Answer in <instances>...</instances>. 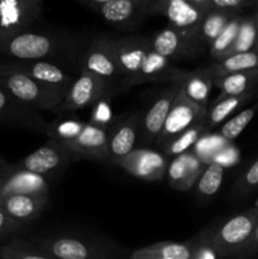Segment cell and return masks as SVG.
Masks as SVG:
<instances>
[{
	"mask_svg": "<svg viewBox=\"0 0 258 259\" xmlns=\"http://www.w3.org/2000/svg\"><path fill=\"white\" fill-rule=\"evenodd\" d=\"M111 43L121 72L120 91L146 82H182L189 73L161 57L152 48L149 38H111Z\"/></svg>",
	"mask_w": 258,
	"mask_h": 259,
	"instance_id": "6da1fadb",
	"label": "cell"
},
{
	"mask_svg": "<svg viewBox=\"0 0 258 259\" xmlns=\"http://www.w3.org/2000/svg\"><path fill=\"white\" fill-rule=\"evenodd\" d=\"M76 40L68 37L38 30H25L0 38V55L14 61H50L72 56Z\"/></svg>",
	"mask_w": 258,
	"mask_h": 259,
	"instance_id": "7a4b0ae2",
	"label": "cell"
},
{
	"mask_svg": "<svg viewBox=\"0 0 258 259\" xmlns=\"http://www.w3.org/2000/svg\"><path fill=\"white\" fill-rule=\"evenodd\" d=\"M0 88L24 105L39 111L57 110L65 96L42 85L27 73L13 67L7 60L0 61Z\"/></svg>",
	"mask_w": 258,
	"mask_h": 259,
	"instance_id": "3957f363",
	"label": "cell"
},
{
	"mask_svg": "<svg viewBox=\"0 0 258 259\" xmlns=\"http://www.w3.org/2000/svg\"><path fill=\"white\" fill-rule=\"evenodd\" d=\"M258 224V210L250 209L230 218L210 234V242L219 258L235 255L249 240Z\"/></svg>",
	"mask_w": 258,
	"mask_h": 259,
	"instance_id": "277c9868",
	"label": "cell"
},
{
	"mask_svg": "<svg viewBox=\"0 0 258 259\" xmlns=\"http://www.w3.org/2000/svg\"><path fill=\"white\" fill-rule=\"evenodd\" d=\"M81 70L100 78L115 94L120 93L121 72L111 38H99L89 45L81 57Z\"/></svg>",
	"mask_w": 258,
	"mask_h": 259,
	"instance_id": "5b68a950",
	"label": "cell"
},
{
	"mask_svg": "<svg viewBox=\"0 0 258 259\" xmlns=\"http://www.w3.org/2000/svg\"><path fill=\"white\" fill-rule=\"evenodd\" d=\"M55 259H114L115 253L99 243L88 242L72 235H51L35 240Z\"/></svg>",
	"mask_w": 258,
	"mask_h": 259,
	"instance_id": "8992f818",
	"label": "cell"
},
{
	"mask_svg": "<svg viewBox=\"0 0 258 259\" xmlns=\"http://www.w3.org/2000/svg\"><path fill=\"white\" fill-rule=\"evenodd\" d=\"M105 22L119 28H132L148 17V0H81Z\"/></svg>",
	"mask_w": 258,
	"mask_h": 259,
	"instance_id": "52a82bcc",
	"label": "cell"
},
{
	"mask_svg": "<svg viewBox=\"0 0 258 259\" xmlns=\"http://www.w3.org/2000/svg\"><path fill=\"white\" fill-rule=\"evenodd\" d=\"M148 14L162 15L171 27L194 39L205 17L192 0H148Z\"/></svg>",
	"mask_w": 258,
	"mask_h": 259,
	"instance_id": "ba28073f",
	"label": "cell"
},
{
	"mask_svg": "<svg viewBox=\"0 0 258 259\" xmlns=\"http://www.w3.org/2000/svg\"><path fill=\"white\" fill-rule=\"evenodd\" d=\"M42 13V0H0V38L29 30Z\"/></svg>",
	"mask_w": 258,
	"mask_h": 259,
	"instance_id": "9c48e42d",
	"label": "cell"
},
{
	"mask_svg": "<svg viewBox=\"0 0 258 259\" xmlns=\"http://www.w3.org/2000/svg\"><path fill=\"white\" fill-rule=\"evenodd\" d=\"M72 159L73 156L63 144L50 139L42 147L20 159L18 163L13 164V167L47 179L50 175L62 172Z\"/></svg>",
	"mask_w": 258,
	"mask_h": 259,
	"instance_id": "30bf717a",
	"label": "cell"
},
{
	"mask_svg": "<svg viewBox=\"0 0 258 259\" xmlns=\"http://www.w3.org/2000/svg\"><path fill=\"white\" fill-rule=\"evenodd\" d=\"M206 110L207 109L201 108V106L196 105L191 100H189L180 89L179 94H177L176 99L172 104L168 116L164 121L163 128L156 139L157 146H164L167 142L181 134L182 132L205 121Z\"/></svg>",
	"mask_w": 258,
	"mask_h": 259,
	"instance_id": "8fae6325",
	"label": "cell"
},
{
	"mask_svg": "<svg viewBox=\"0 0 258 259\" xmlns=\"http://www.w3.org/2000/svg\"><path fill=\"white\" fill-rule=\"evenodd\" d=\"M114 163L137 179L154 182L163 179L169 162L162 152L149 148H134L128 156Z\"/></svg>",
	"mask_w": 258,
	"mask_h": 259,
	"instance_id": "7c38bea8",
	"label": "cell"
},
{
	"mask_svg": "<svg viewBox=\"0 0 258 259\" xmlns=\"http://www.w3.org/2000/svg\"><path fill=\"white\" fill-rule=\"evenodd\" d=\"M151 45L161 57L169 62L199 57L204 52V48L200 47L194 38L184 34L171 25H167L156 33L151 39Z\"/></svg>",
	"mask_w": 258,
	"mask_h": 259,
	"instance_id": "4fadbf2b",
	"label": "cell"
},
{
	"mask_svg": "<svg viewBox=\"0 0 258 259\" xmlns=\"http://www.w3.org/2000/svg\"><path fill=\"white\" fill-rule=\"evenodd\" d=\"M105 94L115 95V93L100 78L91 75L88 71L81 70L80 75L75 78L71 88L68 89L67 94L58 109L70 111L83 109L89 105H94V103Z\"/></svg>",
	"mask_w": 258,
	"mask_h": 259,
	"instance_id": "5bb4252c",
	"label": "cell"
},
{
	"mask_svg": "<svg viewBox=\"0 0 258 259\" xmlns=\"http://www.w3.org/2000/svg\"><path fill=\"white\" fill-rule=\"evenodd\" d=\"M13 67L27 73L35 81L47 88L53 89L61 95L66 96L75 77L66 72L63 68L50 61H14L7 60Z\"/></svg>",
	"mask_w": 258,
	"mask_h": 259,
	"instance_id": "9a60e30c",
	"label": "cell"
},
{
	"mask_svg": "<svg viewBox=\"0 0 258 259\" xmlns=\"http://www.w3.org/2000/svg\"><path fill=\"white\" fill-rule=\"evenodd\" d=\"M0 124L46 133L50 123L42 113L24 105L0 88Z\"/></svg>",
	"mask_w": 258,
	"mask_h": 259,
	"instance_id": "2e32d148",
	"label": "cell"
},
{
	"mask_svg": "<svg viewBox=\"0 0 258 259\" xmlns=\"http://www.w3.org/2000/svg\"><path fill=\"white\" fill-rule=\"evenodd\" d=\"M182 82L169 83L166 90L162 91L153 101L143 118H141V132L144 143H153L161 133L163 124L168 116L171 106L181 89Z\"/></svg>",
	"mask_w": 258,
	"mask_h": 259,
	"instance_id": "e0dca14e",
	"label": "cell"
},
{
	"mask_svg": "<svg viewBox=\"0 0 258 259\" xmlns=\"http://www.w3.org/2000/svg\"><path fill=\"white\" fill-rule=\"evenodd\" d=\"M73 158H89L95 161L109 159L108 131L91 123H85L81 133L70 143L65 144Z\"/></svg>",
	"mask_w": 258,
	"mask_h": 259,
	"instance_id": "ac0fdd59",
	"label": "cell"
},
{
	"mask_svg": "<svg viewBox=\"0 0 258 259\" xmlns=\"http://www.w3.org/2000/svg\"><path fill=\"white\" fill-rule=\"evenodd\" d=\"M139 131L141 118L137 114L116 121L108 129V152L111 162L128 156L133 151Z\"/></svg>",
	"mask_w": 258,
	"mask_h": 259,
	"instance_id": "d6986e66",
	"label": "cell"
},
{
	"mask_svg": "<svg viewBox=\"0 0 258 259\" xmlns=\"http://www.w3.org/2000/svg\"><path fill=\"white\" fill-rule=\"evenodd\" d=\"M206 166L207 164L191 151L175 157L167 167L169 186L177 191H189L199 181Z\"/></svg>",
	"mask_w": 258,
	"mask_h": 259,
	"instance_id": "ffe728a7",
	"label": "cell"
},
{
	"mask_svg": "<svg viewBox=\"0 0 258 259\" xmlns=\"http://www.w3.org/2000/svg\"><path fill=\"white\" fill-rule=\"evenodd\" d=\"M50 184L46 177L32 172L12 169L0 174V197L9 195H48Z\"/></svg>",
	"mask_w": 258,
	"mask_h": 259,
	"instance_id": "44dd1931",
	"label": "cell"
},
{
	"mask_svg": "<svg viewBox=\"0 0 258 259\" xmlns=\"http://www.w3.org/2000/svg\"><path fill=\"white\" fill-rule=\"evenodd\" d=\"M48 202V195H9L0 197V209L20 224L39 217Z\"/></svg>",
	"mask_w": 258,
	"mask_h": 259,
	"instance_id": "7402d4cb",
	"label": "cell"
},
{
	"mask_svg": "<svg viewBox=\"0 0 258 259\" xmlns=\"http://www.w3.org/2000/svg\"><path fill=\"white\" fill-rule=\"evenodd\" d=\"M214 86V76L207 67L189 72L181 83V90L189 100L201 108L210 105V94Z\"/></svg>",
	"mask_w": 258,
	"mask_h": 259,
	"instance_id": "603a6c76",
	"label": "cell"
},
{
	"mask_svg": "<svg viewBox=\"0 0 258 259\" xmlns=\"http://www.w3.org/2000/svg\"><path fill=\"white\" fill-rule=\"evenodd\" d=\"M258 93H249L239 96H218L209 105L205 116V126L207 132L211 131L215 126L224 124L229 120V116L233 115L237 110H239L243 105L252 100Z\"/></svg>",
	"mask_w": 258,
	"mask_h": 259,
	"instance_id": "cb8c5ba5",
	"label": "cell"
},
{
	"mask_svg": "<svg viewBox=\"0 0 258 259\" xmlns=\"http://www.w3.org/2000/svg\"><path fill=\"white\" fill-rule=\"evenodd\" d=\"M214 86L220 90L219 98L258 93V68L215 77Z\"/></svg>",
	"mask_w": 258,
	"mask_h": 259,
	"instance_id": "d4e9b609",
	"label": "cell"
},
{
	"mask_svg": "<svg viewBox=\"0 0 258 259\" xmlns=\"http://www.w3.org/2000/svg\"><path fill=\"white\" fill-rule=\"evenodd\" d=\"M212 76L222 77V76L230 75L235 72H243V71L257 70L258 68V51H248V52L234 53L223 60L215 61L212 65L207 67Z\"/></svg>",
	"mask_w": 258,
	"mask_h": 259,
	"instance_id": "484cf974",
	"label": "cell"
},
{
	"mask_svg": "<svg viewBox=\"0 0 258 259\" xmlns=\"http://www.w3.org/2000/svg\"><path fill=\"white\" fill-rule=\"evenodd\" d=\"M234 15L238 14H230V13L224 12L206 13L201 24H200L196 35H195V40H196L197 45L204 50L206 47L209 48L210 45L217 39L218 35L222 33L225 25L230 22V19Z\"/></svg>",
	"mask_w": 258,
	"mask_h": 259,
	"instance_id": "4316f807",
	"label": "cell"
},
{
	"mask_svg": "<svg viewBox=\"0 0 258 259\" xmlns=\"http://www.w3.org/2000/svg\"><path fill=\"white\" fill-rule=\"evenodd\" d=\"M207 133H209V132H207L204 121L196 124V125L191 126V128H189L187 131L182 132L181 134H179L177 137L172 138L171 141L167 142L164 146H162V153H163L167 158H169V157L175 158V157L187 153V152L191 151V149L196 146L197 142Z\"/></svg>",
	"mask_w": 258,
	"mask_h": 259,
	"instance_id": "83f0119b",
	"label": "cell"
},
{
	"mask_svg": "<svg viewBox=\"0 0 258 259\" xmlns=\"http://www.w3.org/2000/svg\"><path fill=\"white\" fill-rule=\"evenodd\" d=\"M2 259H55L42 249L34 242L25 239H13L8 244L3 245L0 249Z\"/></svg>",
	"mask_w": 258,
	"mask_h": 259,
	"instance_id": "f1b7e54d",
	"label": "cell"
},
{
	"mask_svg": "<svg viewBox=\"0 0 258 259\" xmlns=\"http://www.w3.org/2000/svg\"><path fill=\"white\" fill-rule=\"evenodd\" d=\"M242 20L243 17H240L239 14L234 15V17L230 19V22L225 25V28L222 30V33L218 35L217 39L210 45L209 55L212 60L219 61L227 56V53L229 52V50L233 47L235 39H237V35L238 32H239Z\"/></svg>",
	"mask_w": 258,
	"mask_h": 259,
	"instance_id": "f546056e",
	"label": "cell"
},
{
	"mask_svg": "<svg viewBox=\"0 0 258 259\" xmlns=\"http://www.w3.org/2000/svg\"><path fill=\"white\" fill-rule=\"evenodd\" d=\"M225 168L217 162H211L206 166L199 181L196 182V194L202 199H210L222 187Z\"/></svg>",
	"mask_w": 258,
	"mask_h": 259,
	"instance_id": "4dcf8cb0",
	"label": "cell"
},
{
	"mask_svg": "<svg viewBox=\"0 0 258 259\" xmlns=\"http://www.w3.org/2000/svg\"><path fill=\"white\" fill-rule=\"evenodd\" d=\"M257 111L258 100L253 105H250L249 108L243 109L242 111L232 116L229 120L225 121L222 125V128H220V137L227 142H232L237 139L243 133V131L249 125V123L253 120Z\"/></svg>",
	"mask_w": 258,
	"mask_h": 259,
	"instance_id": "1f68e13d",
	"label": "cell"
},
{
	"mask_svg": "<svg viewBox=\"0 0 258 259\" xmlns=\"http://www.w3.org/2000/svg\"><path fill=\"white\" fill-rule=\"evenodd\" d=\"M85 123L78 119H63V120H55L48 124V129L46 132L50 139L58 142L61 144H67L72 142L82 131Z\"/></svg>",
	"mask_w": 258,
	"mask_h": 259,
	"instance_id": "d6a6232c",
	"label": "cell"
},
{
	"mask_svg": "<svg viewBox=\"0 0 258 259\" xmlns=\"http://www.w3.org/2000/svg\"><path fill=\"white\" fill-rule=\"evenodd\" d=\"M144 249L162 259H191L194 253V240L186 243L159 242L144 247Z\"/></svg>",
	"mask_w": 258,
	"mask_h": 259,
	"instance_id": "836d02e7",
	"label": "cell"
},
{
	"mask_svg": "<svg viewBox=\"0 0 258 259\" xmlns=\"http://www.w3.org/2000/svg\"><path fill=\"white\" fill-rule=\"evenodd\" d=\"M255 45H257V34H255L254 17H243L237 39H235L234 45H233V47L230 48L225 57L234 55V53H242L255 50Z\"/></svg>",
	"mask_w": 258,
	"mask_h": 259,
	"instance_id": "e575fe53",
	"label": "cell"
},
{
	"mask_svg": "<svg viewBox=\"0 0 258 259\" xmlns=\"http://www.w3.org/2000/svg\"><path fill=\"white\" fill-rule=\"evenodd\" d=\"M192 3L205 14L210 12L239 14L245 8L253 5V2L250 0H192Z\"/></svg>",
	"mask_w": 258,
	"mask_h": 259,
	"instance_id": "d590c367",
	"label": "cell"
},
{
	"mask_svg": "<svg viewBox=\"0 0 258 259\" xmlns=\"http://www.w3.org/2000/svg\"><path fill=\"white\" fill-rule=\"evenodd\" d=\"M113 96V94H105L94 103V110L89 123L108 131L109 124L113 121V111L110 106V100Z\"/></svg>",
	"mask_w": 258,
	"mask_h": 259,
	"instance_id": "8d00e7d4",
	"label": "cell"
},
{
	"mask_svg": "<svg viewBox=\"0 0 258 259\" xmlns=\"http://www.w3.org/2000/svg\"><path fill=\"white\" fill-rule=\"evenodd\" d=\"M217 252L210 242V234H202L194 240V253L191 259H218Z\"/></svg>",
	"mask_w": 258,
	"mask_h": 259,
	"instance_id": "74e56055",
	"label": "cell"
},
{
	"mask_svg": "<svg viewBox=\"0 0 258 259\" xmlns=\"http://www.w3.org/2000/svg\"><path fill=\"white\" fill-rule=\"evenodd\" d=\"M238 190L242 194L250 191L254 187L258 186V159H255L249 167H248L247 171L244 172V175L242 176V179L238 181Z\"/></svg>",
	"mask_w": 258,
	"mask_h": 259,
	"instance_id": "f35d334b",
	"label": "cell"
},
{
	"mask_svg": "<svg viewBox=\"0 0 258 259\" xmlns=\"http://www.w3.org/2000/svg\"><path fill=\"white\" fill-rule=\"evenodd\" d=\"M255 253H258V224L257 227H255L254 232H253L252 237H250L249 240L247 242V244L235 254V257L238 259H245L252 257Z\"/></svg>",
	"mask_w": 258,
	"mask_h": 259,
	"instance_id": "ab89813d",
	"label": "cell"
},
{
	"mask_svg": "<svg viewBox=\"0 0 258 259\" xmlns=\"http://www.w3.org/2000/svg\"><path fill=\"white\" fill-rule=\"evenodd\" d=\"M22 228V224L15 220H13L12 218L8 217L2 209H0V237H5L8 234H12V233L17 232Z\"/></svg>",
	"mask_w": 258,
	"mask_h": 259,
	"instance_id": "60d3db41",
	"label": "cell"
},
{
	"mask_svg": "<svg viewBox=\"0 0 258 259\" xmlns=\"http://www.w3.org/2000/svg\"><path fill=\"white\" fill-rule=\"evenodd\" d=\"M126 259H162V258H159V257H157V255L152 254V253L147 252L144 248H141V249L134 250V252L132 253V254L129 255Z\"/></svg>",
	"mask_w": 258,
	"mask_h": 259,
	"instance_id": "b9f144b4",
	"label": "cell"
},
{
	"mask_svg": "<svg viewBox=\"0 0 258 259\" xmlns=\"http://www.w3.org/2000/svg\"><path fill=\"white\" fill-rule=\"evenodd\" d=\"M12 166L13 164L8 163V162L3 158L2 154H0V174H4V172L10 171V169H12Z\"/></svg>",
	"mask_w": 258,
	"mask_h": 259,
	"instance_id": "7bdbcfd3",
	"label": "cell"
},
{
	"mask_svg": "<svg viewBox=\"0 0 258 259\" xmlns=\"http://www.w3.org/2000/svg\"><path fill=\"white\" fill-rule=\"evenodd\" d=\"M254 23H255V34H257V45H255V50L258 51V13L254 15Z\"/></svg>",
	"mask_w": 258,
	"mask_h": 259,
	"instance_id": "ee69618b",
	"label": "cell"
},
{
	"mask_svg": "<svg viewBox=\"0 0 258 259\" xmlns=\"http://www.w3.org/2000/svg\"><path fill=\"white\" fill-rule=\"evenodd\" d=\"M254 209L258 210V199L255 200V202H254Z\"/></svg>",
	"mask_w": 258,
	"mask_h": 259,
	"instance_id": "f6af8a7d",
	"label": "cell"
},
{
	"mask_svg": "<svg viewBox=\"0 0 258 259\" xmlns=\"http://www.w3.org/2000/svg\"><path fill=\"white\" fill-rule=\"evenodd\" d=\"M0 249H2V245H0Z\"/></svg>",
	"mask_w": 258,
	"mask_h": 259,
	"instance_id": "bcb514c9",
	"label": "cell"
},
{
	"mask_svg": "<svg viewBox=\"0 0 258 259\" xmlns=\"http://www.w3.org/2000/svg\"><path fill=\"white\" fill-rule=\"evenodd\" d=\"M0 259H2V258H0Z\"/></svg>",
	"mask_w": 258,
	"mask_h": 259,
	"instance_id": "7dc6e473",
	"label": "cell"
}]
</instances>
